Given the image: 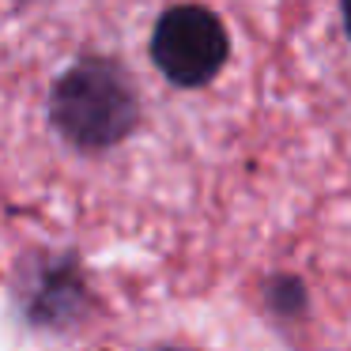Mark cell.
Returning <instances> with one entry per match:
<instances>
[{"label": "cell", "mask_w": 351, "mask_h": 351, "mask_svg": "<svg viewBox=\"0 0 351 351\" xmlns=\"http://www.w3.org/2000/svg\"><path fill=\"white\" fill-rule=\"evenodd\" d=\"M268 114L257 0H0V219L61 250H197Z\"/></svg>", "instance_id": "6da1fadb"}]
</instances>
